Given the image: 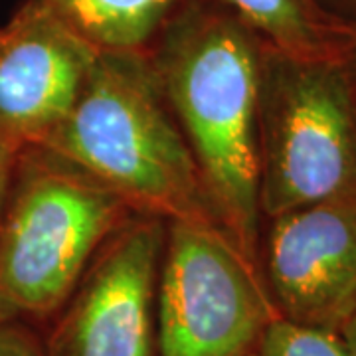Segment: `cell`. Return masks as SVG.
<instances>
[{
  "instance_id": "6da1fadb",
  "label": "cell",
  "mask_w": 356,
  "mask_h": 356,
  "mask_svg": "<svg viewBox=\"0 0 356 356\" xmlns=\"http://www.w3.org/2000/svg\"><path fill=\"white\" fill-rule=\"evenodd\" d=\"M264 38L224 0H194L149 62L228 236L259 267L257 81Z\"/></svg>"
},
{
  "instance_id": "7a4b0ae2",
  "label": "cell",
  "mask_w": 356,
  "mask_h": 356,
  "mask_svg": "<svg viewBox=\"0 0 356 356\" xmlns=\"http://www.w3.org/2000/svg\"><path fill=\"white\" fill-rule=\"evenodd\" d=\"M38 147L88 170L135 214L226 232L149 56L97 54L76 105Z\"/></svg>"
},
{
  "instance_id": "3957f363",
  "label": "cell",
  "mask_w": 356,
  "mask_h": 356,
  "mask_svg": "<svg viewBox=\"0 0 356 356\" xmlns=\"http://www.w3.org/2000/svg\"><path fill=\"white\" fill-rule=\"evenodd\" d=\"M135 212L46 147H24L0 220V323L46 327L93 255Z\"/></svg>"
},
{
  "instance_id": "277c9868",
  "label": "cell",
  "mask_w": 356,
  "mask_h": 356,
  "mask_svg": "<svg viewBox=\"0 0 356 356\" xmlns=\"http://www.w3.org/2000/svg\"><path fill=\"white\" fill-rule=\"evenodd\" d=\"M259 212L264 220L356 200L353 58H295L264 40L257 81Z\"/></svg>"
},
{
  "instance_id": "5b68a950",
  "label": "cell",
  "mask_w": 356,
  "mask_h": 356,
  "mask_svg": "<svg viewBox=\"0 0 356 356\" xmlns=\"http://www.w3.org/2000/svg\"><path fill=\"white\" fill-rule=\"evenodd\" d=\"M277 317L259 267L224 229L166 224L156 287L159 356H250Z\"/></svg>"
},
{
  "instance_id": "8992f818",
  "label": "cell",
  "mask_w": 356,
  "mask_h": 356,
  "mask_svg": "<svg viewBox=\"0 0 356 356\" xmlns=\"http://www.w3.org/2000/svg\"><path fill=\"white\" fill-rule=\"evenodd\" d=\"M166 222L135 214L105 240L42 332L48 356H159L156 287Z\"/></svg>"
},
{
  "instance_id": "52a82bcc",
  "label": "cell",
  "mask_w": 356,
  "mask_h": 356,
  "mask_svg": "<svg viewBox=\"0 0 356 356\" xmlns=\"http://www.w3.org/2000/svg\"><path fill=\"white\" fill-rule=\"evenodd\" d=\"M259 271L281 318L341 332L356 313V200H329L267 220Z\"/></svg>"
},
{
  "instance_id": "ba28073f",
  "label": "cell",
  "mask_w": 356,
  "mask_h": 356,
  "mask_svg": "<svg viewBox=\"0 0 356 356\" xmlns=\"http://www.w3.org/2000/svg\"><path fill=\"white\" fill-rule=\"evenodd\" d=\"M95 58L42 0H24L0 26V135L42 145L76 105Z\"/></svg>"
},
{
  "instance_id": "9c48e42d",
  "label": "cell",
  "mask_w": 356,
  "mask_h": 356,
  "mask_svg": "<svg viewBox=\"0 0 356 356\" xmlns=\"http://www.w3.org/2000/svg\"><path fill=\"white\" fill-rule=\"evenodd\" d=\"M95 54L149 56L194 0H42Z\"/></svg>"
},
{
  "instance_id": "30bf717a",
  "label": "cell",
  "mask_w": 356,
  "mask_h": 356,
  "mask_svg": "<svg viewBox=\"0 0 356 356\" xmlns=\"http://www.w3.org/2000/svg\"><path fill=\"white\" fill-rule=\"evenodd\" d=\"M281 51L305 60L348 58L356 22L325 10L317 0H224Z\"/></svg>"
},
{
  "instance_id": "8fae6325",
  "label": "cell",
  "mask_w": 356,
  "mask_h": 356,
  "mask_svg": "<svg viewBox=\"0 0 356 356\" xmlns=\"http://www.w3.org/2000/svg\"><path fill=\"white\" fill-rule=\"evenodd\" d=\"M257 356H348L339 332L273 318L261 334Z\"/></svg>"
},
{
  "instance_id": "7c38bea8",
  "label": "cell",
  "mask_w": 356,
  "mask_h": 356,
  "mask_svg": "<svg viewBox=\"0 0 356 356\" xmlns=\"http://www.w3.org/2000/svg\"><path fill=\"white\" fill-rule=\"evenodd\" d=\"M0 356H48L38 327L22 321H2Z\"/></svg>"
},
{
  "instance_id": "4fadbf2b",
  "label": "cell",
  "mask_w": 356,
  "mask_h": 356,
  "mask_svg": "<svg viewBox=\"0 0 356 356\" xmlns=\"http://www.w3.org/2000/svg\"><path fill=\"white\" fill-rule=\"evenodd\" d=\"M22 149L24 147H20V145H16L10 139L0 135V220H2V214H4L6 202H8L14 172H16L18 156L22 153Z\"/></svg>"
},
{
  "instance_id": "5bb4252c",
  "label": "cell",
  "mask_w": 356,
  "mask_h": 356,
  "mask_svg": "<svg viewBox=\"0 0 356 356\" xmlns=\"http://www.w3.org/2000/svg\"><path fill=\"white\" fill-rule=\"evenodd\" d=\"M329 13L341 16L344 20L356 22V0H317Z\"/></svg>"
},
{
  "instance_id": "9a60e30c",
  "label": "cell",
  "mask_w": 356,
  "mask_h": 356,
  "mask_svg": "<svg viewBox=\"0 0 356 356\" xmlns=\"http://www.w3.org/2000/svg\"><path fill=\"white\" fill-rule=\"evenodd\" d=\"M339 334H341V339H343L346 355L356 356V313L344 323V327L341 329Z\"/></svg>"
},
{
  "instance_id": "2e32d148",
  "label": "cell",
  "mask_w": 356,
  "mask_h": 356,
  "mask_svg": "<svg viewBox=\"0 0 356 356\" xmlns=\"http://www.w3.org/2000/svg\"><path fill=\"white\" fill-rule=\"evenodd\" d=\"M350 58H353V62H355V67H356V40H355V46H353V51H350Z\"/></svg>"
},
{
  "instance_id": "e0dca14e",
  "label": "cell",
  "mask_w": 356,
  "mask_h": 356,
  "mask_svg": "<svg viewBox=\"0 0 356 356\" xmlns=\"http://www.w3.org/2000/svg\"><path fill=\"white\" fill-rule=\"evenodd\" d=\"M250 356H257V355H255V353H254V355H250Z\"/></svg>"
}]
</instances>
